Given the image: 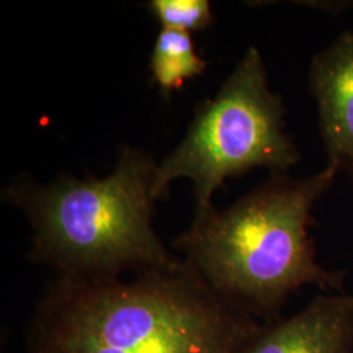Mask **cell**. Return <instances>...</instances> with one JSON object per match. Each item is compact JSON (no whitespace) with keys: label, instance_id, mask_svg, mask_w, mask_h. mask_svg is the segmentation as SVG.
Here are the masks:
<instances>
[{"label":"cell","instance_id":"cell-5","mask_svg":"<svg viewBox=\"0 0 353 353\" xmlns=\"http://www.w3.org/2000/svg\"><path fill=\"white\" fill-rule=\"evenodd\" d=\"M243 353H353V297L316 296L300 312L263 323Z\"/></svg>","mask_w":353,"mask_h":353},{"label":"cell","instance_id":"cell-6","mask_svg":"<svg viewBox=\"0 0 353 353\" xmlns=\"http://www.w3.org/2000/svg\"><path fill=\"white\" fill-rule=\"evenodd\" d=\"M309 85L327 164L353 170V32L341 33L313 58Z\"/></svg>","mask_w":353,"mask_h":353},{"label":"cell","instance_id":"cell-2","mask_svg":"<svg viewBox=\"0 0 353 353\" xmlns=\"http://www.w3.org/2000/svg\"><path fill=\"white\" fill-rule=\"evenodd\" d=\"M338 172L327 164L303 179L272 174L227 210L195 214L173 246L220 297L265 323L303 285L341 292L344 274L316 263L309 233L314 203Z\"/></svg>","mask_w":353,"mask_h":353},{"label":"cell","instance_id":"cell-1","mask_svg":"<svg viewBox=\"0 0 353 353\" xmlns=\"http://www.w3.org/2000/svg\"><path fill=\"white\" fill-rule=\"evenodd\" d=\"M263 323L211 290L182 258L119 278L57 276L38 301L28 353H243Z\"/></svg>","mask_w":353,"mask_h":353},{"label":"cell","instance_id":"cell-3","mask_svg":"<svg viewBox=\"0 0 353 353\" xmlns=\"http://www.w3.org/2000/svg\"><path fill=\"white\" fill-rule=\"evenodd\" d=\"M157 164L125 147L103 178L62 176L50 185L19 182L6 198L26 212L33 228L30 256L58 276L119 278L172 268L182 258L164 246L153 228L152 192Z\"/></svg>","mask_w":353,"mask_h":353},{"label":"cell","instance_id":"cell-8","mask_svg":"<svg viewBox=\"0 0 353 353\" xmlns=\"http://www.w3.org/2000/svg\"><path fill=\"white\" fill-rule=\"evenodd\" d=\"M150 12L163 29L179 32H202L214 23V13L208 0H151Z\"/></svg>","mask_w":353,"mask_h":353},{"label":"cell","instance_id":"cell-7","mask_svg":"<svg viewBox=\"0 0 353 353\" xmlns=\"http://www.w3.org/2000/svg\"><path fill=\"white\" fill-rule=\"evenodd\" d=\"M207 62L196 51L190 33L163 29L157 34L150 61L152 81L169 99L186 81L204 74Z\"/></svg>","mask_w":353,"mask_h":353},{"label":"cell","instance_id":"cell-4","mask_svg":"<svg viewBox=\"0 0 353 353\" xmlns=\"http://www.w3.org/2000/svg\"><path fill=\"white\" fill-rule=\"evenodd\" d=\"M299 159L284 131L283 102L268 87L261 52L250 48L214 97L196 106L183 140L156 166L152 192L163 201L174 179L188 178L195 214H203L227 178L255 168L285 174Z\"/></svg>","mask_w":353,"mask_h":353}]
</instances>
